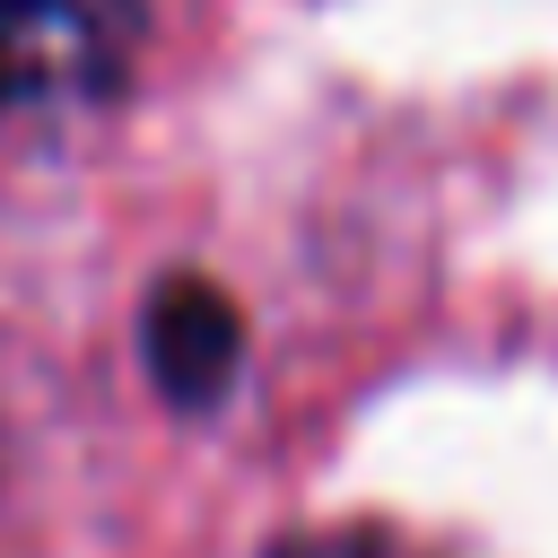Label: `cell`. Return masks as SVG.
Listing matches in <instances>:
<instances>
[{
	"label": "cell",
	"instance_id": "1",
	"mask_svg": "<svg viewBox=\"0 0 558 558\" xmlns=\"http://www.w3.org/2000/svg\"><path fill=\"white\" fill-rule=\"evenodd\" d=\"M140 44V0H0V113L113 96Z\"/></svg>",
	"mask_w": 558,
	"mask_h": 558
},
{
	"label": "cell",
	"instance_id": "2",
	"mask_svg": "<svg viewBox=\"0 0 558 558\" xmlns=\"http://www.w3.org/2000/svg\"><path fill=\"white\" fill-rule=\"evenodd\" d=\"M140 357L174 410H218L244 366V314L209 279H166L140 314Z\"/></svg>",
	"mask_w": 558,
	"mask_h": 558
},
{
	"label": "cell",
	"instance_id": "3",
	"mask_svg": "<svg viewBox=\"0 0 558 558\" xmlns=\"http://www.w3.org/2000/svg\"><path fill=\"white\" fill-rule=\"evenodd\" d=\"M270 558H401L384 532H323V541H288V549H270Z\"/></svg>",
	"mask_w": 558,
	"mask_h": 558
}]
</instances>
